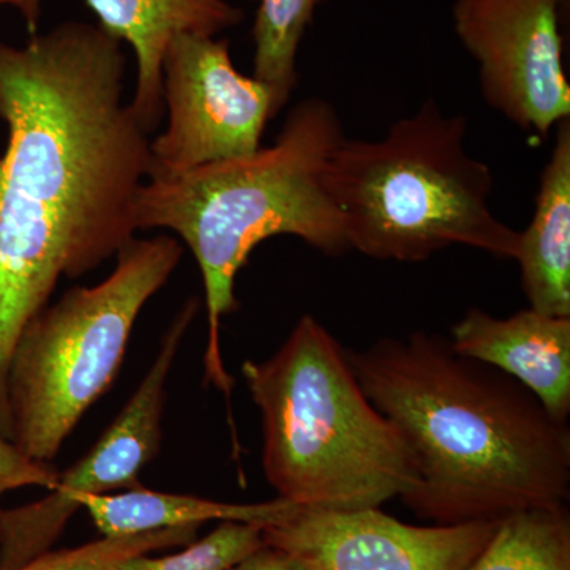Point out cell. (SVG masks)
<instances>
[{"instance_id": "6da1fadb", "label": "cell", "mask_w": 570, "mask_h": 570, "mask_svg": "<svg viewBox=\"0 0 570 570\" xmlns=\"http://www.w3.org/2000/svg\"><path fill=\"white\" fill-rule=\"evenodd\" d=\"M126 45L92 22L0 41V436L22 328L62 277L99 268L140 232L151 134L126 99Z\"/></svg>"}, {"instance_id": "7a4b0ae2", "label": "cell", "mask_w": 570, "mask_h": 570, "mask_svg": "<svg viewBox=\"0 0 570 570\" xmlns=\"http://www.w3.org/2000/svg\"><path fill=\"white\" fill-rule=\"evenodd\" d=\"M363 392L404 438L417 480L403 501L434 524L568 508L570 430L497 367L426 332L347 352Z\"/></svg>"}, {"instance_id": "3957f363", "label": "cell", "mask_w": 570, "mask_h": 570, "mask_svg": "<svg viewBox=\"0 0 570 570\" xmlns=\"http://www.w3.org/2000/svg\"><path fill=\"white\" fill-rule=\"evenodd\" d=\"M344 138L335 108L306 99L268 148L142 184L138 230L174 232L200 268L208 311L205 381L227 400L234 381L223 362L220 324L238 306L236 276L255 247L291 235L322 254L351 250L325 184L326 164Z\"/></svg>"}, {"instance_id": "277c9868", "label": "cell", "mask_w": 570, "mask_h": 570, "mask_svg": "<svg viewBox=\"0 0 570 570\" xmlns=\"http://www.w3.org/2000/svg\"><path fill=\"white\" fill-rule=\"evenodd\" d=\"M242 373L261 411L262 461L277 498L302 509H379L414 485L406 441L316 317L299 318L275 355L247 360Z\"/></svg>"}, {"instance_id": "5b68a950", "label": "cell", "mask_w": 570, "mask_h": 570, "mask_svg": "<svg viewBox=\"0 0 570 570\" xmlns=\"http://www.w3.org/2000/svg\"><path fill=\"white\" fill-rule=\"evenodd\" d=\"M468 119L428 99L374 141L344 138L325 184L351 249L379 261L422 262L460 245L515 258L520 232L490 208L493 174L468 151Z\"/></svg>"}, {"instance_id": "8992f818", "label": "cell", "mask_w": 570, "mask_h": 570, "mask_svg": "<svg viewBox=\"0 0 570 570\" xmlns=\"http://www.w3.org/2000/svg\"><path fill=\"white\" fill-rule=\"evenodd\" d=\"M178 238L129 243L107 279L75 287L26 324L7 373L10 442L50 464L115 381L135 322L181 262Z\"/></svg>"}, {"instance_id": "52a82bcc", "label": "cell", "mask_w": 570, "mask_h": 570, "mask_svg": "<svg viewBox=\"0 0 570 570\" xmlns=\"http://www.w3.org/2000/svg\"><path fill=\"white\" fill-rule=\"evenodd\" d=\"M163 100L167 127L149 145V178L249 156L285 105L236 69L228 40L198 36L178 37L165 52Z\"/></svg>"}, {"instance_id": "ba28073f", "label": "cell", "mask_w": 570, "mask_h": 570, "mask_svg": "<svg viewBox=\"0 0 570 570\" xmlns=\"http://www.w3.org/2000/svg\"><path fill=\"white\" fill-rule=\"evenodd\" d=\"M198 307V298L183 306L129 403L88 455L58 475L50 497L24 508H0V570L18 568L50 550L80 509L81 498L138 485V474L159 450L168 376Z\"/></svg>"}, {"instance_id": "9c48e42d", "label": "cell", "mask_w": 570, "mask_h": 570, "mask_svg": "<svg viewBox=\"0 0 570 570\" xmlns=\"http://www.w3.org/2000/svg\"><path fill=\"white\" fill-rule=\"evenodd\" d=\"M453 26L490 107L539 137L569 119L560 0H455Z\"/></svg>"}, {"instance_id": "30bf717a", "label": "cell", "mask_w": 570, "mask_h": 570, "mask_svg": "<svg viewBox=\"0 0 570 570\" xmlns=\"http://www.w3.org/2000/svg\"><path fill=\"white\" fill-rule=\"evenodd\" d=\"M499 521L415 527L381 509L296 508L264 528L266 546L306 570H466Z\"/></svg>"}, {"instance_id": "8fae6325", "label": "cell", "mask_w": 570, "mask_h": 570, "mask_svg": "<svg viewBox=\"0 0 570 570\" xmlns=\"http://www.w3.org/2000/svg\"><path fill=\"white\" fill-rule=\"evenodd\" d=\"M456 354L508 374L530 390L551 417L570 414V317L524 309L498 318L471 309L452 328Z\"/></svg>"}, {"instance_id": "7c38bea8", "label": "cell", "mask_w": 570, "mask_h": 570, "mask_svg": "<svg viewBox=\"0 0 570 570\" xmlns=\"http://www.w3.org/2000/svg\"><path fill=\"white\" fill-rule=\"evenodd\" d=\"M238 0H86L97 24L134 51L132 104L149 134L164 116L163 63L181 36L219 37L245 20ZM254 2V0H247Z\"/></svg>"}, {"instance_id": "4fadbf2b", "label": "cell", "mask_w": 570, "mask_h": 570, "mask_svg": "<svg viewBox=\"0 0 570 570\" xmlns=\"http://www.w3.org/2000/svg\"><path fill=\"white\" fill-rule=\"evenodd\" d=\"M530 227L520 234L521 285L531 309L570 317V121L558 124Z\"/></svg>"}, {"instance_id": "5bb4252c", "label": "cell", "mask_w": 570, "mask_h": 570, "mask_svg": "<svg viewBox=\"0 0 570 570\" xmlns=\"http://www.w3.org/2000/svg\"><path fill=\"white\" fill-rule=\"evenodd\" d=\"M298 505L277 498L261 504H230L189 494L163 493L137 485L124 493L94 494L80 499L97 530L107 538L198 527L208 521H242L269 527L287 519Z\"/></svg>"}, {"instance_id": "9a60e30c", "label": "cell", "mask_w": 570, "mask_h": 570, "mask_svg": "<svg viewBox=\"0 0 570 570\" xmlns=\"http://www.w3.org/2000/svg\"><path fill=\"white\" fill-rule=\"evenodd\" d=\"M466 570H570L568 508L505 517Z\"/></svg>"}, {"instance_id": "2e32d148", "label": "cell", "mask_w": 570, "mask_h": 570, "mask_svg": "<svg viewBox=\"0 0 570 570\" xmlns=\"http://www.w3.org/2000/svg\"><path fill=\"white\" fill-rule=\"evenodd\" d=\"M253 28L254 73L272 86L284 104L291 99L298 71L299 45L322 0H257Z\"/></svg>"}, {"instance_id": "e0dca14e", "label": "cell", "mask_w": 570, "mask_h": 570, "mask_svg": "<svg viewBox=\"0 0 570 570\" xmlns=\"http://www.w3.org/2000/svg\"><path fill=\"white\" fill-rule=\"evenodd\" d=\"M197 531L198 527H183L121 538L104 535L75 549L45 551L18 568L6 570H112L129 558L187 546L194 542Z\"/></svg>"}, {"instance_id": "ac0fdd59", "label": "cell", "mask_w": 570, "mask_h": 570, "mask_svg": "<svg viewBox=\"0 0 570 570\" xmlns=\"http://www.w3.org/2000/svg\"><path fill=\"white\" fill-rule=\"evenodd\" d=\"M264 546L261 524L223 521L206 538L184 546L179 553L160 558L140 554L112 570H230Z\"/></svg>"}, {"instance_id": "d6986e66", "label": "cell", "mask_w": 570, "mask_h": 570, "mask_svg": "<svg viewBox=\"0 0 570 570\" xmlns=\"http://www.w3.org/2000/svg\"><path fill=\"white\" fill-rule=\"evenodd\" d=\"M58 475L50 464L28 459L9 439L0 436V490L3 493L21 487H45L51 490Z\"/></svg>"}, {"instance_id": "ffe728a7", "label": "cell", "mask_w": 570, "mask_h": 570, "mask_svg": "<svg viewBox=\"0 0 570 570\" xmlns=\"http://www.w3.org/2000/svg\"><path fill=\"white\" fill-rule=\"evenodd\" d=\"M230 570H306L302 562L285 551L265 546L247 554L245 560L235 564Z\"/></svg>"}, {"instance_id": "44dd1931", "label": "cell", "mask_w": 570, "mask_h": 570, "mask_svg": "<svg viewBox=\"0 0 570 570\" xmlns=\"http://www.w3.org/2000/svg\"><path fill=\"white\" fill-rule=\"evenodd\" d=\"M0 6L11 7L20 13L29 36L39 32L45 0H0Z\"/></svg>"}]
</instances>
